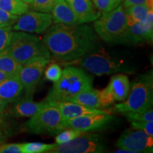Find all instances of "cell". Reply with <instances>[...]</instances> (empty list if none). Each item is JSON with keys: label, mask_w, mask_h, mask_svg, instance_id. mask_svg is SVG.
<instances>
[{"label": "cell", "mask_w": 153, "mask_h": 153, "mask_svg": "<svg viewBox=\"0 0 153 153\" xmlns=\"http://www.w3.org/2000/svg\"><path fill=\"white\" fill-rule=\"evenodd\" d=\"M43 42L53 56L61 61H72L98 51L99 38L87 24L68 26L55 24L43 36Z\"/></svg>", "instance_id": "1"}, {"label": "cell", "mask_w": 153, "mask_h": 153, "mask_svg": "<svg viewBox=\"0 0 153 153\" xmlns=\"http://www.w3.org/2000/svg\"><path fill=\"white\" fill-rule=\"evenodd\" d=\"M93 77L76 67H67L44 101H70L74 96L93 88Z\"/></svg>", "instance_id": "2"}, {"label": "cell", "mask_w": 153, "mask_h": 153, "mask_svg": "<svg viewBox=\"0 0 153 153\" xmlns=\"http://www.w3.org/2000/svg\"><path fill=\"white\" fill-rule=\"evenodd\" d=\"M128 20L122 4L111 11L104 13L94 21V29L99 37L108 44L124 43Z\"/></svg>", "instance_id": "3"}, {"label": "cell", "mask_w": 153, "mask_h": 153, "mask_svg": "<svg viewBox=\"0 0 153 153\" xmlns=\"http://www.w3.org/2000/svg\"><path fill=\"white\" fill-rule=\"evenodd\" d=\"M153 104L152 72L142 74L137 78L131 87L125 101L115 106L116 111L120 114L140 111L152 108Z\"/></svg>", "instance_id": "4"}, {"label": "cell", "mask_w": 153, "mask_h": 153, "mask_svg": "<svg viewBox=\"0 0 153 153\" xmlns=\"http://www.w3.org/2000/svg\"><path fill=\"white\" fill-rule=\"evenodd\" d=\"M43 106L25 124V129L32 134L57 135L65 129L62 114L52 101H44Z\"/></svg>", "instance_id": "5"}, {"label": "cell", "mask_w": 153, "mask_h": 153, "mask_svg": "<svg viewBox=\"0 0 153 153\" xmlns=\"http://www.w3.org/2000/svg\"><path fill=\"white\" fill-rule=\"evenodd\" d=\"M9 52L21 65L35 57L43 56L51 58V55L43 41L36 36L26 32L15 30L9 46Z\"/></svg>", "instance_id": "6"}, {"label": "cell", "mask_w": 153, "mask_h": 153, "mask_svg": "<svg viewBox=\"0 0 153 153\" xmlns=\"http://www.w3.org/2000/svg\"><path fill=\"white\" fill-rule=\"evenodd\" d=\"M79 65L86 70L97 76L114 73L133 74L135 67L122 60H118L106 53L92 52L82 57Z\"/></svg>", "instance_id": "7"}, {"label": "cell", "mask_w": 153, "mask_h": 153, "mask_svg": "<svg viewBox=\"0 0 153 153\" xmlns=\"http://www.w3.org/2000/svg\"><path fill=\"white\" fill-rule=\"evenodd\" d=\"M104 137L98 134L83 132L68 143L56 145L48 153H101L106 151Z\"/></svg>", "instance_id": "8"}, {"label": "cell", "mask_w": 153, "mask_h": 153, "mask_svg": "<svg viewBox=\"0 0 153 153\" xmlns=\"http://www.w3.org/2000/svg\"><path fill=\"white\" fill-rule=\"evenodd\" d=\"M51 58L38 56L30 59L24 65L19 72V77L24 86L25 92L28 97L33 94L35 88L41 79V76Z\"/></svg>", "instance_id": "9"}, {"label": "cell", "mask_w": 153, "mask_h": 153, "mask_svg": "<svg viewBox=\"0 0 153 153\" xmlns=\"http://www.w3.org/2000/svg\"><path fill=\"white\" fill-rule=\"evenodd\" d=\"M118 149L131 151L132 153L152 152L153 137L140 130L126 129L116 143Z\"/></svg>", "instance_id": "10"}, {"label": "cell", "mask_w": 153, "mask_h": 153, "mask_svg": "<svg viewBox=\"0 0 153 153\" xmlns=\"http://www.w3.org/2000/svg\"><path fill=\"white\" fill-rule=\"evenodd\" d=\"M53 24L51 14L38 11H27L19 16L12 29L26 33H43Z\"/></svg>", "instance_id": "11"}, {"label": "cell", "mask_w": 153, "mask_h": 153, "mask_svg": "<svg viewBox=\"0 0 153 153\" xmlns=\"http://www.w3.org/2000/svg\"><path fill=\"white\" fill-rule=\"evenodd\" d=\"M114 118L111 114L85 115L65 122L64 126L65 129L74 128L82 132H91L107 127Z\"/></svg>", "instance_id": "12"}, {"label": "cell", "mask_w": 153, "mask_h": 153, "mask_svg": "<svg viewBox=\"0 0 153 153\" xmlns=\"http://www.w3.org/2000/svg\"><path fill=\"white\" fill-rule=\"evenodd\" d=\"M153 40V9H149L147 18L143 22L129 26L124 35V43L133 45L152 43Z\"/></svg>", "instance_id": "13"}, {"label": "cell", "mask_w": 153, "mask_h": 153, "mask_svg": "<svg viewBox=\"0 0 153 153\" xmlns=\"http://www.w3.org/2000/svg\"><path fill=\"white\" fill-rule=\"evenodd\" d=\"M70 101L98 109H104L114 103V99L106 93L104 89L98 90L94 88L79 93Z\"/></svg>", "instance_id": "14"}, {"label": "cell", "mask_w": 153, "mask_h": 153, "mask_svg": "<svg viewBox=\"0 0 153 153\" xmlns=\"http://www.w3.org/2000/svg\"><path fill=\"white\" fill-rule=\"evenodd\" d=\"M60 111L63 121L66 122L72 118L90 114H111L110 111L105 109L90 108L80 105L72 101H52Z\"/></svg>", "instance_id": "15"}, {"label": "cell", "mask_w": 153, "mask_h": 153, "mask_svg": "<svg viewBox=\"0 0 153 153\" xmlns=\"http://www.w3.org/2000/svg\"><path fill=\"white\" fill-rule=\"evenodd\" d=\"M80 24L93 22L101 15L91 0H66Z\"/></svg>", "instance_id": "16"}, {"label": "cell", "mask_w": 153, "mask_h": 153, "mask_svg": "<svg viewBox=\"0 0 153 153\" xmlns=\"http://www.w3.org/2000/svg\"><path fill=\"white\" fill-rule=\"evenodd\" d=\"M104 89L114 101L122 102L127 98L131 89L128 77L123 73H117L111 78L109 83Z\"/></svg>", "instance_id": "17"}, {"label": "cell", "mask_w": 153, "mask_h": 153, "mask_svg": "<svg viewBox=\"0 0 153 153\" xmlns=\"http://www.w3.org/2000/svg\"><path fill=\"white\" fill-rule=\"evenodd\" d=\"M24 90L18 75L9 76L0 83V98L9 103L18 101Z\"/></svg>", "instance_id": "18"}, {"label": "cell", "mask_w": 153, "mask_h": 153, "mask_svg": "<svg viewBox=\"0 0 153 153\" xmlns=\"http://www.w3.org/2000/svg\"><path fill=\"white\" fill-rule=\"evenodd\" d=\"M51 12L54 24H62L68 26L81 24L66 0H58Z\"/></svg>", "instance_id": "19"}, {"label": "cell", "mask_w": 153, "mask_h": 153, "mask_svg": "<svg viewBox=\"0 0 153 153\" xmlns=\"http://www.w3.org/2000/svg\"><path fill=\"white\" fill-rule=\"evenodd\" d=\"M45 101L36 102L30 98H26L15 101L11 112L17 117L30 118L43 106Z\"/></svg>", "instance_id": "20"}, {"label": "cell", "mask_w": 153, "mask_h": 153, "mask_svg": "<svg viewBox=\"0 0 153 153\" xmlns=\"http://www.w3.org/2000/svg\"><path fill=\"white\" fill-rule=\"evenodd\" d=\"M22 67V65L12 57L7 48L0 52V71L9 76L18 75Z\"/></svg>", "instance_id": "21"}, {"label": "cell", "mask_w": 153, "mask_h": 153, "mask_svg": "<svg viewBox=\"0 0 153 153\" xmlns=\"http://www.w3.org/2000/svg\"><path fill=\"white\" fill-rule=\"evenodd\" d=\"M125 8V7H124ZM126 14L128 20V26L137 22H143L148 16L149 9L145 4L133 5L125 8Z\"/></svg>", "instance_id": "22"}, {"label": "cell", "mask_w": 153, "mask_h": 153, "mask_svg": "<svg viewBox=\"0 0 153 153\" xmlns=\"http://www.w3.org/2000/svg\"><path fill=\"white\" fill-rule=\"evenodd\" d=\"M0 9L20 16L29 10V5L21 0H0Z\"/></svg>", "instance_id": "23"}, {"label": "cell", "mask_w": 153, "mask_h": 153, "mask_svg": "<svg viewBox=\"0 0 153 153\" xmlns=\"http://www.w3.org/2000/svg\"><path fill=\"white\" fill-rule=\"evenodd\" d=\"M56 145V143L45 144L39 142L22 143L23 152L24 153H48Z\"/></svg>", "instance_id": "24"}, {"label": "cell", "mask_w": 153, "mask_h": 153, "mask_svg": "<svg viewBox=\"0 0 153 153\" xmlns=\"http://www.w3.org/2000/svg\"><path fill=\"white\" fill-rule=\"evenodd\" d=\"M128 121H153V111L152 108L148 109L123 113Z\"/></svg>", "instance_id": "25"}, {"label": "cell", "mask_w": 153, "mask_h": 153, "mask_svg": "<svg viewBox=\"0 0 153 153\" xmlns=\"http://www.w3.org/2000/svg\"><path fill=\"white\" fill-rule=\"evenodd\" d=\"M95 7L101 13H107L117 8L123 0H91Z\"/></svg>", "instance_id": "26"}, {"label": "cell", "mask_w": 153, "mask_h": 153, "mask_svg": "<svg viewBox=\"0 0 153 153\" xmlns=\"http://www.w3.org/2000/svg\"><path fill=\"white\" fill-rule=\"evenodd\" d=\"M82 133H83L82 131L74 128H68V130L65 129L57 135L55 137V143L57 145H60L68 143L79 136Z\"/></svg>", "instance_id": "27"}, {"label": "cell", "mask_w": 153, "mask_h": 153, "mask_svg": "<svg viewBox=\"0 0 153 153\" xmlns=\"http://www.w3.org/2000/svg\"><path fill=\"white\" fill-rule=\"evenodd\" d=\"M58 0H33L30 4L34 10L43 13H51Z\"/></svg>", "instance_id": "28"}, {"label": "cell", "mask_w": 153, "mask_h": 153, "mask_svg": "<svg viewBox=\"0 0 153 153\" xmlns=\"http://www.w3.org/2000/svg\"><path fill=\"white\" fill-rule=\"evenodd\" d=\"M62 74V70L57 63H51L45 72V78L49 81L56 82L60 79Z\"/></svg>", "instance_id": "29"}, {"label": "cell", "mask_w": 153, "mask_h": 153, "mask_svg": "<svg viewBox=\"0 0 153 153\" xmlns=\"http://www.w3.org/2000/svg\"><path fill=\"white\" fill-rule=\"evenodd\" d=\"M12 33V26H0V52L9 46Z\"/></svg>", "instance_id": "30"}, {"label": "cell", "mask_w": 153, "mask_h": 153, "mask_svg": "<svg viewBox=\"0 0 153 153\" xmlns=\"http://www.w3.org/2000/svg\"><path fill=\"white\" fill-rule=\"evenodd\" d=\"M19 18V16L11 14L0 9V26H12Z\"/></svg>", "instance_id": "31"}, {"label": "cell", "mask_w": 153, "mask_h": 153, "mask_svg": "<svg viewBox=\"0 0 153 153\" xmlns=\"http://www.w3.org/2000/svg\"><path fill=\"white\" fill-rule=\"evenodd\" d=\"M131 127L134 129L143 131L153 137V121H130Z\"/></svg>", "instance_id": "32"}, {"label": "cell", "mask_w": 153, "mask_h": 153, "mask_svg": "<svg viewBox=\"0 0 153 153\" xmlns=\"http://www.w3.org/2000/svg\"><path fill=\"white\" fill-rule=\"evenodd\" d=\"M0 153H24L22 143L0 144Z\"/></svg>", "instance_id": "33"}, {"label": "cell", "mask_w": 153, "mask_h": 153, "mask_svg": "<svg viewBox=\"0 0 153 153\" xmlns=\"http://www.w3.org/2000/svg\"><path fill=\"white\" fill-rule=\"evenodd\" d=\"M146 0H123V6L125 8L131 7L133 5L136 4H145Z\"/></svg>", "instance_id": "34"}, {"label": "cell", "mask_w": 153, "mask_h": 153, "mask_svg": "<svg viewBox=\"0 0 153 153\" xmlns=\"http://www.w3.org/2000/svg\"><path fill=\"white\" fill-rule=\"evenodd\" d=\"M9 104V103L7 102V101L0 98V114H3V113L5 111L6 109L7 108V107H8Z\"/></svg>", "instance_id": "35"}, {"label": "cell", "mask_w": 153, "mask_h": 153, "mask_svg": "<svg viewBox=\"0 0 153 153\" xmlns=\"http://www.w3.org/2000/svg\"><path fill=\"white\" fill-rule=\"evenodd\" d=\"M7 140V135L0 126V144H2Z\"/></svg>", "instance_id": "36"}, {"label": "cell", "mask_w": 153, "mask_h": 153, "mask_svg": "<svg viewBox=\"0 0 153 153\" xmlns=\"http://www.w3.org/2000/svg\"><path fill=\"white\" fill-rule=\"evenodd\" d=\"M145 4L149 9H153V0H146Z\"/></svg>", "instance_id": "37"}, {"label": "cell", "mask_w": 153, "mask_h": 153, "mask_svg": "<svg viewBox=\"0 0 153 153\" xmlns=\"http://www.w3.org/2000/svg\"><path fill=\"white\" fill-rule=\"evenodd\" d=\"M8 76H9L8 74L4 73V72L0 71V83H1L3 80H4L6 78L8 77Z\"/></svg>", "instance_id": "38"}, {"label": "cell", "mask_w": 153, "mask_h": 153, "mask_svg": "<svg viewBox=\"0 0 153 153\" xmlns=\"http://www.w3.org/2000/svg\"><path fill=\"white\" fill-rule=\"evenodd\" d=\"M21 1H24V2L28 4H30L32 3V1H33V0H21Z\"/></svg>", "instance_id": "39"}, {"label": "cell", "mask_w": 153, "mask_h": 153, "mask_svg": "<svg viewBox=\"0 0 153 153\" xmlns=\"http://www.w3.org/2000/svg\"><path fill=\"white\" fill-rule=\"evenodd\" d=\"M1 119H0V123H1Z\"/></svg>", "instance_id": "40"}]
</instances>
